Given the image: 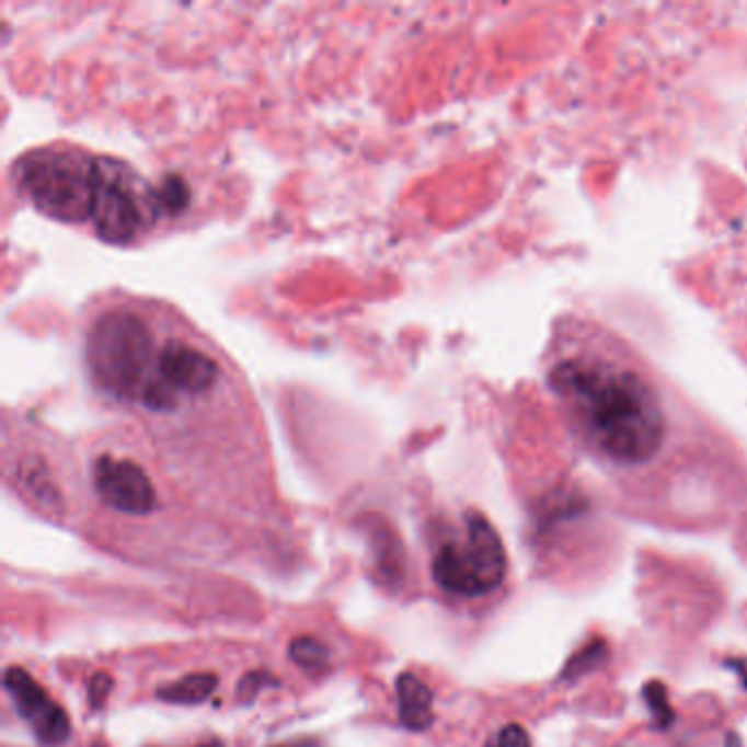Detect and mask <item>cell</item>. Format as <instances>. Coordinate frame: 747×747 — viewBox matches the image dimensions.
<instances>
[{
	"label": "cell",
	"instance_id": "obj_1",
	"mask_svg": "<svg viewBox=\"0 0 747 747\" xmlns=\"http://www.w3.org/2000/svg\"><path fill=\"white\" fill-rule=\"evenodd\" d=\"M548 388L572 429L618 464H642L664 445L666 407L653 379L613 350L578 346L554 357Z\"/></svg>",
	"mask_w": 747,
	"mask_h": 747
},
{
	"label": "cell",
	"instance_id": "obj_19",
	"mask_svg": "<svg viewBox=\"0 0 747 747\" xmlns=\"http://www.w3.org/2000/svg\"><path fill=\"white\" fill-rule=\"evenodd\" d=\"M725 747H740V738L736 732H727L725 736Z\"/></svg>",
	"mask_w": 747,
	"mask_h": 747
},
{
	"label": "cell",
	"instance_id": "obj_9",
	"mask_svg": "<svg viewBox=\"0 0 747 747\" xmlns=\"http://www.w3.org/2000/svg\"><path fill=\"white\" fill-rule=\"evenodd\" d=\"M434 694L429 686L412 673H401L397 677V708L399 721L412 729L423 732L434 723Z\"/></svg>",
	"mask_w": 747,
	"mask_h": 747
},
{
	"label": "cell",
	"instance_id": "obj_6",
	"mask_svg": "<svg viewBox=\"0 0 747 747\" xmlns=\"http://www.w3.org/2000/svg\"><path fill=\"white\" fill-rule=\"evenodd\" d=\"M127 164L112 158H96V188L90 223L107 243L131 241L145 219V206Z\"/></svg>",
	"mask_w": 747,
	"mask_h": 747
},
{
	"label": "cell",
	"instance_id": "obj_5",
	"mask_svg": "<svg viewBox=\"0 0 747 747\" xmlns=\"http://www.w3.org/2000/svg\"><path fill=\"white\" fill-rule=\"evenodd\" d=\"M219 381L217 361L184 340H166L145 381L138 403L151 412L175 410L182 394H204Z\"/></svg>",
	"mask_w": 747,
	"mask_h": 747
},
{
	"label": "cell",
	"instance_id": "obj_21",
	"mask_svg": "<svg viewBox=\"0 0 747 747\" xmlns=\"http://www.w3.org/2000/svg\"><path fill=\"white\" fill-rule=\"evenodd\" d=\"M96 747H103V745H96Z\"/></svg>",
	"mask_w": 747,
	"mask_h": 747
},
{
	"label": "cell",
	"instance_id": "obj_12",
	"mask_svg": "<svg viewBox=\"0 0 747 747\" xmlns=\"http://www.w3.org/2000/svg\"><path fill=\"white\" fill-rule=\"evenodd\" d=\"M289 657L304 670H320L329 662V648L311 635H300L291 640Z\"/></svg>",
	"mask_w": 747,
	"mask_h": 747
},
{
	"label": "cell",
	"instance_id": "obj_10",
	"mask_svg": "<svg viewBox=\"0 0 747 747\" xmlns=\"http://www.w3.org/2000/svg\"><path fill=\"white\" fill-rule=\"evenodd\" d=\"M217 688V675L212 673H191L177 681H169L156 690V697L177 705H197L206 701Z\"/></svg>",
	"mask_w": 747,
	"mask_h": 747
},
{
	"label": "cell",
	"instance_id": "obj_13",
	"mask_svg": "<svg viewBox=\"0 0 747 747\" xmlns=\"http://www.w3.org/2000/svg\"><path fill=\"white\" fill-rule=\"evenodd\" d=\"M642 699H644V703H646L651 716L655 719V723H657L662 729H666V727L673 723V719H675V712H673V708H670V703H668V690H666V686H664L662 681H648V683H644V688H642Z\"/></svg>",
	"mask_w": 747,
	"mask_h": 747
},
{
	"label": "cell",
	"instance_id": "obj_20",
	"mask_svg": "<svg viewBox=\"0 0 747 747\" xmlns=\"http://www.w3.org/2000/svg\"><path fill=\"white\" fill-rule=\"evenodd\" d=\"M204 747H215V745H204Z\"/></svg>",
	"mask_w": 747,
	"mask_h": 747
},
{
	"label": "cell",
	"instance_id": "obj_3",
	"mask_svg": "<svg viewBox=\"0 0 747 747\" xmlns=\"http://www.w3.org/2000/svg\"><path fill=\"white\" fill-rule=\"evenodd\" d=\"M18 182L44 215L59 221H90L96 158L74 149H37L18 162Z\"/></svg>",
	"mask_w": 747,
	"mask_h": 747
},
{
	"label": "cell",
	"instance_id": "obj_2",
	"mask_svg": "<svg viewBox=\"0 0 747 747\" xmlns=\"http://www.w3.org/2000/svg\"><path fill=\"white\" fill-rule=\"evenodd\" d=\"M156 353L149 326L131 311H107L88 333V366L96 383L118 401H138Z\"/></svg>",
	"mask_w": 747,
	"mask_h": 747
},
{
	"label": "cell",
	"instance_id": "obj_14",
	"mask_svg": "<svg viewBox=\"0 0 747 747\" xmlns=\"http://www.w3.org/2000/svg\"><path fill=\"white\" fill-rule=\"evenodd\" d=\"M484 747H532L530 745V736L528 732L517 725V723H508L504 727H499Z\"/></svg>",
	"mask_w": 747,
	"mask_h": 747
},
{
	"label": "cell",
	"instance_id": "obj_8",
	"mask_svg": "<svg viewBox=\"0 0 747 747\" xmlns=\"http://www.w3.org/2000/svg\"><path fill=\"white\" fill-rule=\"evenodd\" d=\"M92 482L99 497L114 510L127 515H147L156 508V489L140 464L110 453L92 464Z\"/></svg>",
	"mask_w": 747,
	"mask_h": 747
},
{
	"label": "cell",
	"instance_id": "obj_17",
	"mask_svg": "<svg viewBox=\"0 0 747 747\" xmlns=\"http://www.w3.org/2000/svg\"><path fill=\"white\" fill-rule=\"evenodd\" d=\"M261 686H265V673H250V675H245L241 679V683H239V690H237L239 699L250 701L261 690Z\"/></svg>",
	"mask_w": 747,
	"mask_h": 747
},
{
	"label": "cell",
	"instance_id": "obj_16",
	"mask_svg": "<svg viewBox=\"0 0 747 747\" xmlns=\"http://www.w3.org/2000/svg\"><path fill=\"white\" fill-rule=\"evenodd\" d=\"M112 686H114V681H112V677L107 673H94L92 675V679L88 683V701H90V705L94 710H99L107 701V697L112 692Z\"/></svg>",
	"mask_w": 747,
	"mask_h": 747
},
{
	"label": "cell",
	"instance_id": "obj_4",
	"mask_svg": "<svg viewBox=\"0 0 747 747\" xmlns=\"http://www.w3.org/2000/svg\"><path fill=\"white\" fill-rule=\"evenodd\" d=\"M464 526V539L440 545L432 563V574L445 591L471 598L502 585L506 576V550L484 515L469 513Z\"/></svg>",
	"mask_w": 747,
	"mask_h": 747
},
{
	"label": "cell",
	"instance_id": "obj_18",
	"mask_svg": "<svg viewBox=\"0 0 747 747\" xmlns=\"http://www.w3.org/2000/svg\"><path fill=\"white\" fill-rule=\"evenodd\" d=\"M725 666H727V668H732V670L738 675V679H740V686L747 690V657L727 659V662H725Z\"/></svg>",
	"mask_w": 747,
	"mask_h": 747
},
{
	"label": "cell",
	"instance_id": "obj_7",
	"mask_svg": "<svg viewBox=\"0 0 747 747\" xmlns=\"http://www.w3.org/2000/svg\"><path fill=\"white\" fill-rule=\"evenodd\" d=\"M2 686L11 697L20 716L28 723L35 738L44 747H59L70 736V721L64 708L22 668L9 666L2 675Z\"/></svg>",
	"mask_w": 747,
	"mask_h": 747
},
{
	"label": "cell",
	"instance_id": "obj_11",
	"mask_svg": "<svg viewBox=\"0 0 747 747\" xmlns=\"http://www.w3.org/2000/svg\"><path fill=\"white\" fill-rule=\"evenodd\" d=\"M605 662H607V644L602 640L585 642L565 662V666L561 670V679H578V677L589 675L591 670L600 668Z\"/></svg>",
	"mask_w": 747,
	"mask_h": 747
},
{
	"label": "cell",
	"instance_id": "obj_15",
	"mask_svg": "<svg viewBox=\"0 0 747 747\" xmlns=\"http://www.w3.org/2000/svg\"><path fill=\"white\" fill-rule=\"evenodd\" d=\"M156 199L166 208L175 210L188 202V188L180 177H169L160 191H156Z\"/></svg>",
	"mask_w": 747,
	"mask_h": 747
}]
</instances>
